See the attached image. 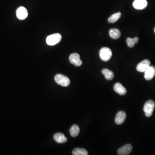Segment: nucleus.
<instances>
[{"label":"nucleus","mask_w":155,"mask_h":155,"mask_svg":"<svg viewBox=\"0 0 155 155\" xmlns=\"http://www.w3.org/2000/svg\"><path fill=\"white\" fill-rule=\"evenodd\" d=\"M132 150V146L130 144L124 146L118 150V154L120 155H128L130 154Z\"/></svg>","instance_id":"obj_9"},{"label":"nucleus","mask_w":155,"mask_h":155,"mask_svg":"<svg viewBox=\"0 0 155 155\" xmlns=\"http://www.w3.org/2000/svg\"><path fill=\"white\" fill-rule=\"evenodd\" d=\"M120 31L117 29H112L109 31L110 37L114 39H117L121 36Z\"/></svg>","instance_id":"obj_14"},{"label":"nucleus","mask_w":155,"mask_h":155,"mask_svg":"<svg viewBox=\"0 0 155 155\" xmlns=\"http://www.w3.org/2000/svg\"><path fill=\"white\" fill-rule=\"evenodd\" d=\"M69 60L71 64L76 66H81L82 64L80 55L77 53H73L71 54L69 57Z\"/></svg>","instance_id":"obj_5"},{"label":"nucleus","mask_w":155,"mask_h":155,"mask_svg":"<svg viewBox=\"0 0 155 155\" xmlns=\"http://www.w3.org/2000/svg\"><path fill=\"white\" fill-rule=\"evenodd\" d=\"M16 14L18 19L20 20H24L28 17V11L25 7H20L17 9Z\"/></svg>","instance_id":"obj_6"},{"label":"nucleus","mask_w":155,"mask_h":155,"mask_svg":"<svg viewBox=\"0 0 155 155\" xmlns=\"http://www.w3.org/2000/svg\"><path fill=\"white\" fill-rule=\"evenodd\" d=\"M53 139L56 142L59 144L65 143L67 140V138L65 135L63 134L60 133L56 134L53 136Z\"/></svg>","instance_id":"obj_13"},{"label":"nucleus","mask_w":155,"mask_h":155,"mask_svg":"<svg viewBox=\"0 0 155 155\" xmlns=\"http://www.w3.org/2000/svg\"><path fill=\"white\" fill-rule=\"evenodd\" d=\"M72 154L74 155H88L87 151L83 148H77L72 151Z\"/></svg>","instance_id":"obj_17"},{"label":"nucleus","mask_w":155,"mask_h":155,"mask_svg":"<svg viewBox=\"0 0 155 155\" xmlns=\"http://www.w3.org/2000/svg\"><path fill=\"white\" fill-rule=\"evenodd\" d=\"M147 2L146 0H135L133 3V6L137 10H143L146 7Z\"/></svg>","instance_id":"obj_10"},{"label":"nucleus","mask_w":155,"mask_h":155,"mask_svg":"<svg viewBox=\"0 0 155 155\" xmlns=\"http://www.w3.org/2000/svg\"><path fill=\"white\" fill-rule=\"evenodd\" d=\"M114 90L116 92L121 95H124L126 94L127 90L120 83H116L114 86Z\"/></svg>","instance_id":"obj_12"},{"label":"nucleus","mask_w":155,"mask_h":155,"mask_svg":"<svg viewBox=\"0 0 155 155\" xmlns=\"http://www.w3.org/2000/svg\"><path fill=\"white\" fill-rule=\"evenodd\" d=\"M127 44L129 47H133L135 45V43L134 41L133 38L128 37L126 39Z\"/></svg>","instance_id":"obj_19"},{"label":"nucleus","mask_w":155,"mask_h":155,"mask_svg":"<svg viewBox=\"0 0 155 155\" xmlns=\"http://www.w3.org/2000/svg\"><path fill=\"white\" fill-rule=\"evenodd\" d=\"M133 40H134V43H135V44H137V43H138V41H139L138 37H134V38H133Z\"/></svg>","instance_id":"obj_20"},{"label":"nucleus","mask_w":155,"mask_h":155,"mask_svg":"<svg viewBox=\"0 0 155 155\" xmlns=\"http://www.w3.org/2000/svg\"><path fill=\"white\" fill-rule=\"evenodd\" d=\"M126 117V112L123 111H120L116 114L115 118V122L117 125H121L125 122Z\"/></svg>","instance_id":"obj_11"},{"label":"nucleus","mask_w":155,"mask_h":155,"mask_svg":"<svg viewBox=\"0 0 155 155\" xmlns=\"http://www.w3.org/2000/svg\"><path fill=\"white\" fill-rule=\"evenodd\" d=\"M54 80L57 84L63 87L68 86L70 83L69 79L62 74L56 75L54 78Z\"/></svg>","instance_id":"obj_2"},{"label":"nucleus","mask_w":155,"mask_h":155,"mask_svg":"<svg viewBox=\"0 0 155 155\" xmlns=\"http://www.w3.org/2000/svg\"><path fill=\"white\" fill-rule=\"evenodd\" d=\"M102 73L104 75L106 79L107 80H112L114 78V73L112 71L108 69H103L102 70Z\"/></svg>","instance_id":"obj_15"},{"label":"nucleus","mask_w":155,"mask_h":155,"mask_svg":"<svg viewBox=\"0 0 155 155\" xmlns=\"http://www.w3.org/2000/svg\"><path fill=\"white\" fill-rule=\"evenodd\" d=\"M99 54L100 59L103 61L106 62L109 61L111 58L112 56V52L110 48L104 47L100 49Z\"/></svg>","instance_id":"obj_3"},{"label":"nucleus","mask_w":155,"mask_h":155,"mask_svg":"<svg viewBox=\"0 0 155 155\" xmlns=\"http://www.w3.org/2000/svg\"><path fill=\"white\" fill-rule=\"evenodd\" d=\"M62 39V36L59 33L53 34L48 36L46 38V42L47 45L53 46L57 45Z\"/></svg>","instance_id":"obj_1"},{"label":"nucleus","mask_w":155,"mask_h":155,"mask_svg":"<svg viewBox=\"0 0 155 155\" xmlns=\"http://www.w3.org/2000/svg\"><path fill=\"white\" fill-rule=\"evenodd\" d=\"M80 132V127L77 125H73L70 129V134L72 137H77Z\"/></svg>","instance_id":"obj_16"},{"label":"nucleus","mask_w":155,"mask_h":155,"mask_svg":"<svg viewBox=\"0 0 155 155\" xmlns=\"http://www.w3.org/2000/svg\"><path fill=\"white\" fill-rule=\"evenodd\" d=\"M154 32H155V29H154Z\"/></svg>","instance_id":"obj_21"},{"label":"nucleus","mask_w":155,"mask_h":155,"mask_svg":"<svg viewBox=\"0 0 155 155\" xmlns=\"http://www.w3.org/2000/svg\"><path fill=\"white\" fill-rule=\"evenodd\" d=\"M150 62L148 59H145L140 63L137 66L138 71L140 72H144L146 70L150 67Z\"/></svg>","instance_id":"obj_8"},{"label":"nucleus","mask_w":155,"mask_h":155,"mask_svg":"<svg viewBox=\"0 0 155 155\" xmlns=\"http://www.w3.org/2000/svg\"><path fill=\"white\" fill-rule=\"evenodd\" d=\"M155 75V67L150 66L144 71V78L146 80H151Z\"/></svg>","instance_id":"obj_7"},{"label":"nucleus","mask_w":155,"mask_h":155,"mask_svg":"<svg viewBox=\"0 0 155 155\" xmlns=\"http://www.w3.org/2000/svg\"><path fill=\"white\" fill-rule=\"evenodd\" d=\"M121 13L120 12L112 14L108 19V22L110 23H115V22H116L120 18V17H121Z\"/></svg>","instance_id":"obj_18"},{"label":"nucleus","mask_w":155,"mask_h":155,"mask_svg":"<svg viewBox=\"0 0 155 155\" xmlns=\"http://www.w3.org/2000/svg\"><path fill=\"white\" fill-rule=\"evenodd\" d=\"M155 104L153 100H150L145 104L144 107V111L145 113L146 117L151 116L155 108Z\"/></svg>","instance_id":"obj_4"}]
</instances>
